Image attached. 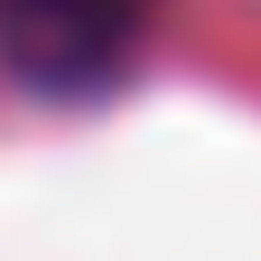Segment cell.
<instances>
[{
	"label": "cell",
	"mask_w": 261,
	"mask_h": 261,
	"mask_svg": "<svg viewBox=\"0 0 261 261\" xmlns=\"http://www.w3.org/2000/svg\"><path fill=\"white\" fill-rule=\"evenodd\" d=\"M159 0H0V65L38 93H84L140 56Z\"/></svg>",
	"instance_id": "6da1fadb"
}]
</instances>
